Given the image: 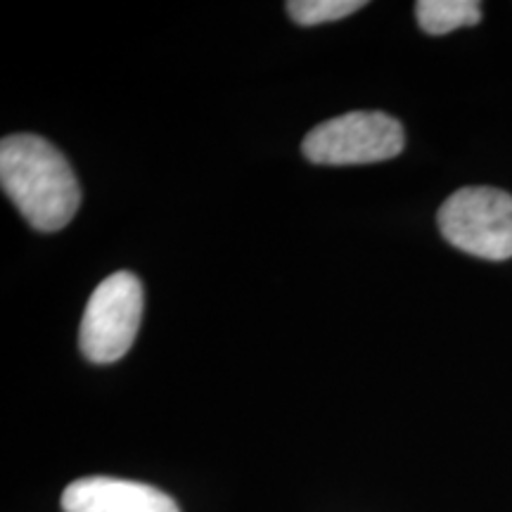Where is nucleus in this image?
I'll return each mask as SVG.
<instances>
[{
	"label": "nucleus",
	"mask_w": 512,
	"mask_h": 512,
	"mask_svg": "<svg viewBox=\"0 0 512 512\" xmlns=\"http://www.w3.org/2000/svg\"><path fill=\"white\" fill-rule=\"evenodd\" d=\"M0 185L31 228L57 233L81 204V188L67 157L46 138L19 133L0 145Z\"/></svg>",
	"instance_id": "1"
},
{
	"label": "nucleus",
	"mask_w": 512,
	"mask_h": 512,
	"mask_svg": "<svg viewBox=\"0 0 512 512\" xmlns=\"http://www.w3.org/2000/svg\"><path fill=\"white\" fill-rule=\"evenodd\" d=\"M439 230L448 245L486 261L512 256V195L498 188H463L441 204Z\"/></svg>",
	"instance_id": "2"
},
{
	"label": "nucleus",
	"mask_w": 512,
	"mask_h": 512,
	"mask_svg": "<svg viewBox=\"0 0 512 512\" xmlns=\"http://www.w3.org/2000/svg\"><path fill=\"white\" fill-rule=\"evenodd\" d=\"M143 283L133 273H112L95 287L81 318L79 344L91 363H114L128 354L143 320Z\"/></svg>",
	"instance_id": "3"
},
{
	"label": "nucleus",
	"mask_w": 512,
	"mask_h": 512,
	"mask_svg": "<svg viewBox=\"0 0 512 512\" xmlns=\"http://www.w3.org/2000/svg\"><path fill=\"white\" fill-rule=\"evenodd\" d=\"M403 126L387 112H349L306 133L302 152L313 164H375L401 155Z\"/></svg>",
	"instance_id": "4"
},
{
	"label": "nucleus",
	"mask_w": 512,
	"mask_h": 512,
	"mask_svg": "<svg viewBox=\"0 0 512 512\" xmlns=\"http://www.w3.org/2000/svg\"><path fill=\"white\" fill-rule=\"evenodd\" d=\"M64 512H181L157 486L117 477L76 479L62 494Z\"/></svg>",
	"instance_id": "5"
},
{
	"label": "nucleus",
	"mask_w": 512,
	"mask_h": 512,
	"mask_svg": "<svg viewBox=\"0 0 512 512\" xmlns=\"http://www.w3.org/2000/svg\"><path fill=\"white\" fill-rule=\"evenodd\" d=\"M415 17L425 34L444 36L460 27L479 24L482 3L477 0H420L415 3Z\"/></svg>",
	"instance_id": "6"
},
{
	"label": "nucleus",
	"mask_w": 512,
	"mask_h": 512,
	"mask_svg": "<svg viewBox=\"0 0 512 512\" xmlns=\"http://www.w3.org/2000/svg\"><path fill=\"white\" fill-rule=\"evenodd\" d=\"M361 8H366V0H290L287 15L302 27H316L354 15Z\"/></svg>",
	"instance_id": "7"
}]
</instances>
